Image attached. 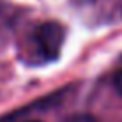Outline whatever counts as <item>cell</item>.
I'll return each instance as SVG.
<instances>
[{"mask_svg":"<svg viewBox=\"0 0 122 122\" xmlns=\"http://www.w3.org/2000/svg\"><path fill=\"white\" fill-rule=\"evenodd\" d=\"M64 27L57 21H44L36 28L34 39L39 53L48 60H53L60 55L62 44H64Z\"/></svg>","mask_w":122,"mask_h":122,"instance_id":"obj_1","label":"cell"},{"mask_svg":"<svg viewBox=\"0 0 122 122\" xmlns=\"http://www.w3.org/2000/svg\"><path fill=\"white\" fill-rule=\"evenodd\" d=\"M66 122H99V120L90 113H74V115L67 117Z\"/></svg>","mask_w":122,"mask_h":122,"instance_id":"obj_2","label":"cell"},{"mask_svg":"<svg viewBox=\"0 0 122 122\" xmlns=\"http://www.w3.org/2000/svg\"><path fill=\"white\" fill-rule=\"evenodd\" d=\"M113 87H115V90L120 94L122 97V71H119V73L113 76Z\"/></svg>","mask_w":122,"mask_h":122,"instance_id":"obj_3","label":"cell"},{"mask_svg":"<svg viewBox=\"0 0 122 122\" xmlns=\"http://www.w3.org/2000/svg\"><path fill=\"white\" fill-rule=\"evenodd\" d=\"M27 122H41V120H27Z\"/></svg>","mask_w":122,"mask_h":122,"instance_id":"obj_4","label":"cell"}]
</instances>
